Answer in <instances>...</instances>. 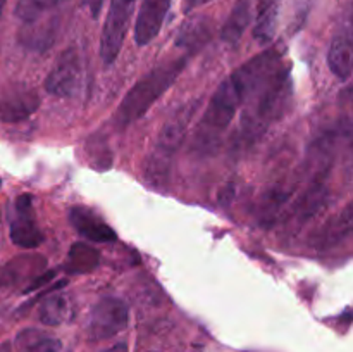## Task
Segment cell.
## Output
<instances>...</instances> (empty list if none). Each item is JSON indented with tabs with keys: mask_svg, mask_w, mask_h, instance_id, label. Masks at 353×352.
<instances>
[{
	"mask_svg": "<svg viewBox=\"0 0 353 352\" xmlns=\"http://www.w3.org/2000/svg\"><path fill=\"white\" fill-rule=\"evenodd\" d=\"M281 55L283 48L279 45L271 47L241 64L221 83L193 135L192 148L196 154H212L219 147L241 104L250 100L254 93L268 81L269 76L278 68Z\"/></svg>",
	"mask_w": 353,
	"mask_h": 352,
	"instance_id": "cell-1",
	"label": "cell"
},
{
	"mask_svg": "<svg viewBox=\"0 0 353 352\" xmlns=\"http://www.w3.org/2000/svg\"><path fill=\"white\" fill-rule=\"evenodd\" d=\"M186 64H188L186 57L172 59V61L155 66L150 72L138 79L117 107L116 116H114L117 126L126 128L137 119H140L174 85L179 75L185 71Z\"/></svg>",
	"mask_w": 353,
	"mask_h": 352,
	"instance_id": "cell-2",
	"label": "cell"
},
{
	"mask_svg": "<svg viewBox=\"0 0 353 352\" xmlns=\"http://www.w3.org/2000/svg\"><path fill=\"white\" fill-rule=\"evenodd\" d=\"M200 109V99L188 100L174 110L165 121L159 137L152 147L150 155L145 161V178L154 185H162L171 171V161L188 133L190 123Z\"/></svg>",
	"mask_w": 353,
	"mask_h": 352,
	"instance_id": "cell-3",
	"label": "cell"
},
{
	"mask_svg": "<svg viewBox=\"0 0 353 352\" xmlns=\"http://www.w3.org/2000/svg\"><path fill=\"white\" fill-rule=\"evenodd\" d=\"M292 97V81L290 71L285 68H276L268 81L254 93L252 106L241 117V128L247 138H255L264 133L271 123L283 116L288 100Z\"/></svg>",
	"mask_w": 353,
	"mask_h": 352,
	"instance_id": "cell-4",
	"label": "cell"
},
{
	"mask_svg": "<svg viewBox=\"0 0 353 352\" xmlns=\"http://www.w3.org/2000/svg\"><path fill=\"white\" fill-rule=\"evenodd\" d=\"M134 3L137 0H110L102 38H100V57L105 66L112 64L123 48L124 38L130 30Z\"/></svg>",
	"mask_w": 353,
	"mask_h": 352,
	"instance_id": "cell-5",
	"label": "cell"
},
{
	"mask_svg": "<svg viewBox=\"0 0 353 352\" xmlns=\"http://www.w3.org/2000/svg\"><path fill=\"white\" fill-rule=\"evenodd\" d=\"M130 309L126 302L117 297H103L92 307L88 320V338L102 342L114 337L128 326Z\"/></svg>",
	"mask_w": 353,
	"mask_h": 352,
	"instance_id": "cell-6",
	"label": "cell"
},
{
	"mask_svg": "<svg viewBox=\"0 0 353 352\" xmlns=\"http://www.w3.org/2000/svg\"><path fill=\"white\" fill-rule=\"evenodd\" d=\"M83 68L76 48H68L59 55L45 79V90L55 97H74L81 88Z\"/></svg>",
	"mask_w": 353,
	"mask_h": 352,
	"instance_id": "cell-7",
	"label": "cell"
},
{
	"mask_svg": "<svg viewBox=\"0 0 353 352\" xmlns=\"http://www.w3.org/2000/svg\"><path fill=\"white\" fill-rule=\"evenodd\" d=\"M41 99L31 86L16 83L0 90V121L2 123H19L33 116L40 107Z\"/></svg>",
	"mask_w": 353,
	"mask_h": 352,
	"instance_id": "cell-8",
	"label": "cell"
},
{
	"mask_svg": "<svg viewBox=\"0 0 353 352\" xmlns=\"http://www.w3.org/2000/svg\"><path fill=\"white\" fill-rule=\"evenodd\" d=\"M10 240L23 248H34L43 242L40 228L34 219L30 195H19L14 202V216L10 219Z\"/></svg>",
	"mask_w": 353,
	"mask_h": 352,
	"instance_id": "cell-9",
	"label": "cell"
},
{
	"mask_svg": "<svg viewBox=\"0 0 353 352\" xmlns=\"http://www.w3.org/2000/svg\"><path fill=\"white\" fill-rule=\"evenodd\" d=\"M172 0H143L134 24V41L143 47L148 45L161 31Z\"/></svg>",
	"mask_w": 353,
	"mask_h": 352,
	"instance_id": "cell-10",
	"label": "cell"
},
{
	"mask_svg": "<svg viewBox=\"0 0 353 352\" xmlns=\"http://www.w3.org/2000/svg\"><path fill=\"white\" fill-rule=\"evenodd\" d=\"M69 221L78 233L95 244H110L117 240V235L107 223H103L88 207H72L69 213Z\"/></svg>",
	"mask_w": 353,
	"mask_h": 352,
	"instance_id": "cell-11",
	"label": "cell"
},
{
	"mask_svg": "<svg viewBox=\"0 0 353 352\" xmlns=\"http://www.w3.org/2000/svg\"><path fill=\"white\" fill-rule=\"evenodd\" d=\"M353 47H352V33L348 28L341 30L334 35L333 41L327 52V64L331 72L341 81H347L352 76V61H353Z\"/></svg>",
	"mask_w": 353,
	"mask_h": 352,
	"instance_id": "cell-12",
	"label": "cell"
},
{
	"mask_svg": "<svg viewBox=\"0 0 353 352\" xmlns=\"http://www.w3.org/2000/svg\"><path fill=\"white\" fill-rule=\"evenodd\" d=\"M214 35L212 19L205 16H196L186 21L176 38V47L185 48L186 52H196L203 45L209 43Z\"/></svg>",
	"mask_w": 353,
	"mask_h": 352,
	"instance_id": "cell-13",
	"label": "cell"
},
{
	"mask_svg": "<svg viewBox=\"0 0 353 352\" xmlns=\"http://www.w3.org/2000/svg\"><path fill=\"white\" fill-rule=\"evenodd\" d=\"M254 12V0H238L231 10L230 17H228L226 24L221 30V40L230 45L236 43L250 24Z\"/></svg>",
	"mask_w": 353,
	"mask_h": 352,
	"instance_id": "cell-14",
	"label": "cell"
},
{
	"mask_svg": "<svg viewBox=\"0 0 353 352\" xmlns=\"http://www.w3.org/2000/svg\"><path fill=\"white\" fill-rule=\"evenodd\" d=\"M68 2L69 0H17L14 12L21 23L31 24L41 19H48V14L55 12L59 7Z\"/></svg>",
	"mask_w": 353,
	"mask_h": 352,
	"instance_id": "cell-15",
	"label": "cell"
},
{
	"mask_svg": "<svg viewBox=\"0 0 353 352\" xmlns=\"http://www.w3.org/2000/svg\"><path fill=\"white\" fill-rule=\"evenodd\" d=\"M99 262L100 254L95 247L83 244V242H76L69 251L65 269L72 275H85V273L93 271L99 266Z\"/></svg>",
	"mask_w": 353,
	"mask_h": 352,
	"instance_id": "cell-16",
	"label": "cell"
},
{
	"mask_svg": "<svg viewBox=\"0 0 353 352\" xmlns=\"http://www.w3.org/2000/svg\"><path fill=\"white\" fill-rule=\"evenodd\" d=\"M16 347L19 352H61V342L34 328H28L16 337Z\"/></svg>",
	"mask_w": 353,
	"mask_h": 352,
	"instance_id": "cell-17",
	"label": "cell"
},
{
	"mask_svg": "<svg viewBox=\"0 0 353 352\" xmlns=\"http://www.w3.org/2000/svg\"><path fill=\"white\" fill-rule=\"evenodd\" d=\"M71 314V307H69L68 297L57 293V295H50L41 302L40 309H38V317L43 324L48 326H57L62 324L68 316Z\"/></svg>",
	"mask_w": 353,
	"mask_h": 352,
	"instance_id": "cell-18",
	"label": "cell"
},
{
	"mask_svg": "<svg viewBox=\"0 0 353 352\" xmlns=\"http://www.w3.org/2000/svg\"><path fill=\"white\" fill-rule=\"evenodd\" d=\"M278 10L279 6L269 7L264 12L257 14V24L254 28V38L261 45H269L274 40L276 30H278Z\"/></svg>",
	"mask_w": 353,
	"mask_h": 352,
	"instance_id": "cell-19",
	"label": "cell"
},
{
	"mask_svg": "<svg viewBox=\"0 0 353 352\" xmlns=\"http://www.w3.org/2000/svg\"><path fill=\"white\" fill-rule=\"evenodd\" d=\"M350 206L345 209L343 216H340V219L333 221L330 223L327 226H324V230L321 231V244L326 245V244H333V242L341 240V238L347 237L352 230V214H350Z\"/></svg>",
	"mask_w": 353,
	"mask_h": 352,
	"instance_id": "cell-20",
	"label": "cell"
},
{
	"mask_svg": "<svg viewBox=\"0 0 353 352\" xmlns=\"http://www.w3.org/2000/svg\"><path fill=\"white\" fill-rule=\"evenodd\" d=\"M83 6L88 9L90 16H92L93 19H97V17L100 16V12H102L103 0H83Z\"/></svg>",
	"mask_w": 353,
	"mask_h": 352,
	"instance_id": "cell-21",
	"label": "cell"
},
{
	"mask_svg": "<svg viewBox=\"0 0 353 352\" xmlns=\"http://www.w3.org/2000/svg\"><path fill=\"white\" fill-rule=\"evenodd\" d=\"M274 6H279V0H254V9L257 14L264 12V10H268L269 7H274Z\"/></svg>",
	"mask_w": 353,
	"mask_h": 352,
	"instance_id": "cell-22",
	"label": "cell"
},
{
	"mask_svg": "<svg viewBox=\"0 0 353 352\" xmlns=\"http://www.w3.org/2000/svg\"><path fill=\"white\" fill-rule=\"evenodd\" d=\"M209 2L210 0H183V10H185V12H190V10H195L196 7L205 6V3Z\"/></svg>",
	"mask_w": 353,
	"mask_h": 352,
	"instance_id": "cell-23",
	"label": "cell"
},
{
	"mask_svg": "<svg viewBox=\"0 0 353 352\" xmlns=\"http://www.w3.org/2000/svg\"><path fill=\"white\" fill-rule=\"evenodd\" d=\"M105 352H128V345L124 342H121V344H116L110 349H107Z\"/></svg>",
	"mask_w": 353,
	"mask_h": 352,
	"instance_id": "cell-24",
	"label": "cell"
},
{
	"mask_svg": "<svg viewBox=\"0 0 353 352\" xmlns=\"http://www.w3.org/2000/svg\"><path fill=\"white\" fill-rule=\"evenodd\" d=\"M0 352H14L12 345L9 342H3V344H0Z\"/></svg>",
	"mask_w": 353,
	"mask_h": 352,
	"instance_id": "cell-25",
	"label": "cell"
},
{
	"mask_svg": "<svg viewBox=\"0 0 353 352\" xmlns=\"http://www.w3.org/2000/svg\"><path fill=\"white\" fill-rule=\"evenodd\" d=\"M6 6V0H0V16H2V9Z\"/></svg>",
	"mask_w": 353,
	"mask_h": 352,
	"instance_id": "cell-26",
	"label": "cell"
}]
</instances>
